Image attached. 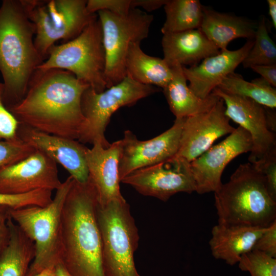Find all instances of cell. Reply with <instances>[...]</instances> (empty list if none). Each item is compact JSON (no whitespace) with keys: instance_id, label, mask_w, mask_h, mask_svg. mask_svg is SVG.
I'll list each match as a JSON object with an SVG mask.
<instances>
[{"instance_id":"cell-1","label":"cell","mask_w":276,"mask_h":276,"mask_svg":"<svg viewBox=\"0 0 276 276\" xmlns=\"http://www.w3.org/2000/svg\"><path fill=\"white\" fill-rule=\"evenodd\" d=\"M89 86L66 70H36L24 97L8 109L21 124L78 140L85 120L81 98Z\"/></svg>"},{"instance_id":"cell-2","label":"cell","mask_w":276,"mask_h":276,"mask_svg":"<svg viewBox=\"0 0 276 276\" xmlns=\"http://www.w3.org/2000/svg\"><path fill=\"white\" fill-rule=\"evenodd\" d=\"M98 197L88 177L74 179L62 214L60 263L72 276H104Z\"/></svg>"},{"instance_id":"cell-3","label":"cell","mask_w":276,"mask_h":276,"mask_svg":"<svg viewBox=\"0 0 276 276\" xmlns=\"http://www.w3.org/2000/svg\"><path fill=\"white\" fill-rule=\"evenodd\" d=\"M35 27L22 0H4L0 7V72L7 109L24 97L32 76L44 60L34 44Z\"/></svg>"},{"instance_id":"cell-4","label":"cell","mask_w":276,"mask_h":276,"mask_svg":"<svg viewBox=\"0 0 276 276\" xmlns=\"http://www.w3.org/2000/svg\"><path fill=\"white\" fill-rule=\"evenodd\" d=\"M214 197L218 223L266 227L276 220V201L263 175L249 162L241 164Z\"/></svg>"},{"instance_id":"cell-5","label":"cell","mask_w":276,"mask_h":276,"mask_svg":"<svg viewBox=\"0 0 276 276\" xmlns=\"http://www.w3.org/2000/svg\"><path fill=\"white\" fill-rule=\"evenodd\" d=\"M73 181L71 176L67 177L56 190L52 201L45 206L10 210V218L34 243L35 256L27 276L55 268L60 263L62 210Z\"/></svg>"},{"instance_id":"cell-6","label":"cell","mask_w":276,"mask_h":276,"mask_svg":"<svg viewBox=\"0 0 276 276\" xmlns=\"http://www.w3.org/2000/svg\"><path fill=\"white\" fill-rule=\"evenodd\" d=\"M97 218L102 241L104 276H141L134 255L139 245L138 229L124 198L98 204Z\"/></svg>"},{"instance_id":"cell-7","label":"cell","mask_w":276,"mask_h":276,"mask_svg":"<svg viewBox=\"0 0 276 276\" xmlns=\"http://www.w3.org/2000/svg\"><path fill=\"white\" fill-rule=\"evenodd\" d=\"M52 68L73 73L97 93L107 89L104 78L105 54L98 16L75 38L53 46L48 52L47 59L37 70Z\"/></svg>"},{"instance_id":"cell-8","label":"cell","mask_w":276,"mask_h":276,"mask_svg":"<svg viewBox=\"0 0 276 276\" xmlns=\"http://www.w3.org/2000/svg\"><path fill=\"white\" fill-rule=\"evenodd\" d=\"M35 27V46L45 60L59 40L77 37L98 15L89 12L85 0H22Z\"/></svg>"},{"instance_id":"cell-9","label":"cell","mask_w":276,"mask_h":276,"mask_svg":"<svg viewBox=\"0 0 276 276\" xmlns=\"http://www.w3.org/2000/svg\"><path fill=\"white\" fill-rule=\"evenodd\" d=\"M159 90L154 86L139 83L127 74L120 82L101 93L89 86L81 98L85 120L78 141L92 145L99 143L108 148L110 143L106 140L105 132L112 114L120 107L133 105Z\"/></svg>"},{"instance_id":"cell-10","label":"cell","mask_w":276,"mask_h":276,"mask_svg":"<svg viewBox=\"0 0 276 276\" xmlns=\"http://www.w3.org/2000/svg\"><path fill=\"white\" fill-rule=\"evenodd\" d=\"M105 54L104 78L108 88L126 76V59L130 44L140 43L149 32L153 16L140 8L119 15L102 10L97 12Z\"/></svg>"},{"instance_id":"cell-11","label":"cell","mask_w":276,"mask_h":276,"mask_svg":"<svg viewBox=\"0 0 276 276\" xmlns=\"http://www.w3.org/2000/svg\"><path fill=\"white\" fill-rule=\"evenodd\" d=\"M121 182L131 186L142 195L163 201L177 193L195 192L190 163L177 155L135 170Z\"/></svg>"},{"instance_id":"cell-12","label":"cell","mask_w":276,"mask_h":276,"mask_svg":"<svg viewBox=\"0 0 276 276\" xmlns=\"http://www.w3.org/2000/svg\"><path fill=\"white\" fill-rule=\"evenodd\" d=\"M252 147L250 134L238 126L224 140L190 162L195 192L202 194L218 191L227 165L237 156L250 152Z\"/></svg>"},{"instance_id":"cell-13","label":"cell","mask_w":276,"mask_h":276,"mask_svg":"<svg viewBox=\"0 0 276 276\" xmlns=\"http://www.w3.org/2000/svg\"><path fill=\"white\" fill-rule=\"evenodd\" d=\"M223 100L225 114L250 134L252 147L248 157L254 164L276 150L275 133L270 128L266 107L243 97L227 93L218 87L212 92Z\"/></svg>"},{"instance_id":"cell-14","label":"cell","mask_w":276,"mask_h":276,"mask_svg":"<svg viewBox=\"0 0 276 276\" xmlns=\"http://www.w3.org/2000/svg\"><path fill=\"white\" fill-rule=\"evenodd\" d=\"M185 118H176L173 125L160 134L141 141L130 130L121 140L122 147L119 163L120 181L138 169L153 165L177 153Z\"/></svg>"},{"instance_id":"cell-15","label":"cell","mask_w":276,"mask_h":276,"mask_svg":"<svg viewBox=\"0 0 276 276\" xmlns=\"http://www.w3.org/2000/svg\"><path fill=\"white\" fill-rule=\"evenodd\" d=\"M61 183L57 163L39 150L0 168L1 193L22 194L41 189L53 191Z\"/></svg>"},{"instance_id":"cell-16","label":"cell","mask_w":276,"mask_h":276,"mask_svg":"<svg viewBox=\"0 0 276 276\" xmlns=\"http://www.w3.org/2000/svg\"><path fill=\"white\" fill-rule=\"evenodd\" d=\"M229 120L221 98L209 111L185 118L176 155L191 162L216 140L234 131Z\"/></svg>"},{"instance_id":"cell-17","label":"cell","mask_w":276,"mask_h":276,"mask_svg":"<svg viewBox=\"0 0 276 276\" xmlns=\"http://www.w3.org/2000/svg\"><path fill=\"white\" fill-rule=\"evenodd\" d=\"M18 137L60 164L75 180L86 182L88 170L86 154L88 148L76 140L50 134L19 123Z\"/></svg>"},{"instance_id":"cell-18","label":"cell","mask_w":276,"mask_h":276,"mask_svg":"<svg viewBox=\"0 0 276 276\" xmlns=\"http://www.w3.org/2000/svg\"><path fill=\"white\" fill-rule=\"evenodd\" d=\"M254 44V40H248L240 49L220 51L217 55L204 59L197 65L182 66L189 88L199 97H208L213 89L235 70L245 59Z\"/></svg>"},{"instance_id":"cell-19","label":"cell","mask_w":276,"mask_h":276,"mask_svg":"<svg viewBox=\"0 0 276 276\" xmlns=\"http://www.w3.org/2000/svg\"><path fill=\"white\" fill-rule=\"evenodd\" d=\"M93 145L86 154L88 177L96 191L98 204L103 205L124 198L120 192L119 177L122 142L121 140L114 142L107 148L99 143Z\"/></svg>"},{"instance_id":"cell-20","label":"cell","mask_w":276,"mask_h":276,"mask_svg":"<svg viewBox=\"0 0 276 276\" xmlns=\"http://www.w3.org/2000/svg\"><path fill=\"white\" fill-rule=\"evenodd\" d=\"M162 45L163 59L170 67L176 65L195 66L220 52L200 29L164 34Z\"/></svg>"},{"instance_id":"cell-21","label":"cell","mask_w":276,"mask_h":276,"mask_svg":"<svg viewBox=\"0 0 276 276\" xmlns=\"http://www.w3.org/2000/svg\"><path fill=\"white\" fill-rule=\"evenodd\" d=\"M266 227L218 223L212 229L209 241L212 256L234 265L243 254L252 249Z\"/></svg>"},{"instance_id":"cell-22","label":"cell","mask_w":276,"mask_h":276,"mask_svg":"<svg viewBox=\"0 0 276 276\" xmlns=\"http://www.w3.org/2000/svg\"><path fill=\"white\" fill-rule=\"evenodd\" d=\"M257 25L242 17L220 13L204 6L199 29L214 45L223 51L236 38L254 40Z\"/></svg>"},{"instance_id":"cell-23","label":"cell","mask_w":276,"mask_h":276,"mask_svg":"<svg viewBox=\"0 0 276 276\" xmlns=\"http://www.w3.org/2000/svg\"><path fill=\"white\" fill-rule=\"evenodd\" d=\"M172 78L163 88L170 109L176 118H186L209 111L220 98L211 93L202 99L197 96L187 85L182 66L171 67Z\"/></svg>"},{"instance_id":"cell-24","label":"cell","mask_w":276,"mask_h":276,"mask_svg":"<svg viewBox=\"0 0 276 276\" xmlns=\"http://www.w3.org/2000/svg\"><path fill=\"white\" fill-rule=\"evenodd\" d=\"M9 238L0 253V276H27L35 256V245L20 227L9 217Z\"/></svg>"},{"instance_id":"cell-25","label":"cell","mask_w":276,"mask_h":276,"mask_svg":"<svg viewBox=\"0 0 276 276\" xmlns=\"http://www.w3.org/2000/svg\"><path fill=\"white\" fill-rule=\"evenodd\" d=\"M126 75L141 84L164 88L172 78V71L164 59L148 55L140 43H132L125 64Z\"/></svg>"},{"instance_id":"cell-26","label":"cell","mask_w":276,"mask_h":276,"mask_svg":"<svg viewBox=\"0 0 276 276\" xmlns=\"http://www.w3.org/2000/svg\"><path fill=\"white\" fill-rule=\"evenodd\" d=\"M166 20L161 29L164 34L200 28L204 6L198 0H167L164 6Z\"/></svg>"},{"instance_id":"cell-27","label":"cell","mask_w":276,"mask_h":276,"mask_svg":"<svg viewBox=\"0 0 276 276\" xmlns=\"http://www.w3.org/2000/svg\"><path fill=\"white\" fill-rule=\"evenodd\" d=\"M217 87L227 93L250 99L265 107H276V89L261 77L248 82L233 72Z\"/></svg>"},{"instance_id":"cell-28","label":"cell","mask_w":276,"mask_h":276,"mask_svg":"<svg viewBox=\"0 0 276 276\" xmlns=\"http://www.w3.org/2000/svg\"><path fill=\"white\" fill-rule=\"evenodd\" d=\"M242 64L244 68L276 64V45L269 35L264 16L258 23L254 44Z\"/></svg>"},{"instance_id":"cell-29","label":"cell","mask_w":276,"mask_h":276,"mask_svg":"<svg viewBox=\"0 0 276 276\" xmlns=\"http://www.w3.org/2000/svg\"><path fill=\"white\" fill-rule=\"evenodd\" d=\"M238 263L239 268L251 276H276V258L261 251L252 249L243 254Z\"/></svg>"},{"instance_id":"cell-30","label":"cell","mask_w":276,"mask_h":276,"mask_svg":"<svg viewBox=\"0 0 276 276\" xmlns=\"http://www.w3.org/2000/svg\"><path fill=\"white\" fill-rule=\"evenodd\" d=\"M52 199L51 191L37 190L22 194H7L0 193V205L15 210L31 206H44Z\"/></svg>"},{"instance_id":"cell-31","label":"cell","mask_w":276,"mask_h":276,"mask_svg":"<svg viewBox=\"0 0 276 276\" xmlns=\"http://www.w3.org/2000/svg\"><path fill=\"white\" fill-rule=\"evenodd\" d=\"M36 150L21 140L0 141V168L23 159Z\"/></svg>"},{"instance_id":"cell-32","label":"cell","mask_w":276,"mask_h":276,"mask_svg":"<svg viewBox=\"0 0 276 276\" xmlns=\"http://www.w3.org/2000/svg\"><path fill=\"white\" fill-rule=\"evenodd\" d=\"M4 85L0 82V141H17L19 122L3 101Z\"/></svg>"},{"instance_id":"cell-33","label":"cell","mask_w":276,"mask_h":276,"mask_svg":"<svg viewBox=\"0 0 276 276\" xmlns=\"http://www.w3.org/2000/svg\"><path fill=\"white\" fill-rule=\"evenodd\" d=\"M252 164L263 175L268 192L276 201V150Z\"/></svg>"},{"instance_id":"cell-34","label":"cell","mask_w":276,"mask_h":276,"mask_svg":"<svg viewBox=\"0 0 276 276\" xmlns=\"http://www.w3.org/2000/svg\"><path fill=\"white\" fill-rule=\"evenodd\" d=\"M86 8L91 13L105 10L119 15L126 14L133 9L131 0H88Z\"/></svg>"},{"instance_id":"cell-35","label":"cell","mask_w":276,"mask_h":276,"mask_svg":"<svg viewBox=\"0 0 276 276\" xmlns=\"http://www.w3.org/2000/svg\"><path fill=\"white\" fill-rule=\"evenodd\" d=\"M252 249L276 258V220L266 227L256 241Z\"/></svg>"},{"instance_id":"cell-36","label":"cell","mask_w":276,"mask_h":276,"mask_svg":"<svg viewBox=\"0 0 276 276\" xmlns=\"http://www.w3.org/2000/svg\"><path fill=\"white\" fill-rule=\"evenodd\" d=\"M10 210L7 206L0 205V253L6 247L9 240L8 220L10 217Z\"/></svg>"},{"instance_id":"cell-37","label":"cell","mask_w":276,"mask_h":276,"mask_svg":"<svg viewBox=\"0 0 276 276\" xmlns=\"http://www.w3.org/2000/svg\"><path fill=\"white\" fill-rule=\"evenodd\" d=\"M251 68L254 71L260 74L263 79L270 85L276 87V64L253 65Z\"/></svg>"},{"instance_id":"cell-38","label":"cell","mask_w":276,"mask_h":276,"mask_svg":"<svg viewBox=\"0 0 276 276\" xmlns=\"http://www.w3.org/2000/svg\"><path fill=\"white\" fill-rule=\"evenodd\" d=\"M133 8H142L145 12L155 10L164 5L167 0H131Z\"/></svg>"},{"instance_id":"cell-39","label":"cell","mask_w":276,"mask_h":276,"mask_svg":"<svg viewBox=\"0 0 276 276\" xmlns=\"http://www.w3.org/2000/svg\"><path fill=\"white\" fill-rule=\"evenodd\" d=\"M269 9V15L271 19L272 26L276 28V1L267 0Z\"/></svg>"},{"instance_id":"cell-40","label":"cell","mask_w":276,"mask_h":276,"mask_svg":"<svg viewBox=\"0 0 276 276\" xmlns=\"http://www.w3.org/2000/svg\"><path fill=\"white\" fill-rule=\"evenodd\" d=\"M55 271L56 276H72L60 263L55 267Z\"/></svg>"},{"instance_id":"cell-41","label":"cell","mask_w":276,"mask_h":276,"mask_svg":"<svg viewBox=\"0 0 276 276\" xmlns=\"http://www.w3.org/2000/svg\"><path fill=\"white\" fill-rule=\"evenodd\" d=\"M33 276H56L55 268L44 269Z\"/></svg>"}]
</instances>
